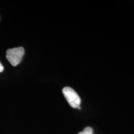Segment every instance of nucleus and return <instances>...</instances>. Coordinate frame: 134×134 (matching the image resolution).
Listing matches in <instances>:
<instances>
[{"instance_id": "obj_1", "label": "nucleus", "mask_w": 134, "mask_h": 134, "mask_svg": "<svg viewBox=\"0 0 134 134\" xmlns=\"http://www.w3.org/2000/svg\"><path fill=\"white\" fill-rule=\"evenodd\" d=\"M24 54V48L22 47L9 49L7 51L6 58L13 66L19 65Z\"/></svg>"}, {"instance_id": "obj_2", "label": "nucleus", "mask_w": 134, "mask_h": 134, "mask_svg": "<svg viewBox=\"0 0 134 134\" xmlns=\"http://www.w3.org/2000/svg\"><path fill=\"white\" fill-rule=\"evenodd\" d=\"M63 93L70 105L72 108H78L81 104V100L77 92L72 88L67 86L62 90Z\"/></svg>"}, {"instance_id": "obj_3", "label": "nucleus", "mask_w": 134, "mask_h": 134, "mask_svg": "<svg viewBox=\"0 0 134 134\" xmlns=\"http://www.w3.org/2000/svg\"><path fill=\"white\" fill-rule=\"evenodd\" d=\"M93 134V129L91 127H87L83 131L77 134Z\"/></svg>"}, {"instance_id": "obj_4", "label": "nucleus", "mask_w": 134, "mask_h": 134, "mask_svg": "<svg viewBox=\"0 0 134 134\" xmlns=\"http://www.w3.org/2000/svg\"><path fill=\"white\" fill-rule=\"evenodd\" d=\"M4 70V67L2 64L0 62V72H3Z\"/></svg>"}]
</instances>
